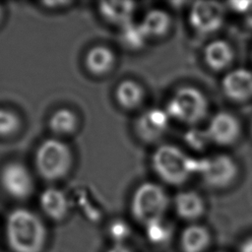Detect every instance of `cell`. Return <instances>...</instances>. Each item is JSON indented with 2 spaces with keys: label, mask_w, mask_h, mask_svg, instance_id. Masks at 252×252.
<instances>
[{
  "label": "cell",
  "mask_w": 252,
  "mask_h": 252,
  "mask_svg": "<svg viewBox=\"0 0 252 252\" xmlns=\"http://www.w3.org/2000/svg\"><path fill=\"white\" fill-rule=\"evenodd\" d=\"M22 125V119L15 110L0 107V138L15 136L20 132Z\"/></svg>",
  "instance_id": "7402d4cb"
},
{
  "label": "cell",
  "mask_w": 252,
  "mask_h": 252,
  "mask_svg": "<svg viewBox=\"0 0 252 252\" xmlns=\"http://www.w3.org/2000/svg\"><path fill=\"white\" fill-rule=\"evenodd\" d=\"M205 130L211 143L219 146H229L238 140L241 126L233 114L220 111L210 119Z\"/></svg>",
  "instance_id": "9c48e42d"
},
{
  "label": "cell",
  "mask_w": 252,
  "mask_h": 252,
  "mask_svg": "<svg viewBox=\"0 0 252 252\" xmlns=\"http://www.w3.org/2000/svg\"><path fill=\"white\" fill-rule=\"evenodd\" d=\"M120 38L127 48L137 50L145 45L148 37L143 32L140 23L135 24L132 21L121 27Z\"/></svg>",
  "instance_id": "44dd1931"
},
{
  "label": "cell",
  "mask_w": 252,
  "mask_h": 252,
  "mask_svg": "<svg viewBox=\"0 0 252 252\" xmlns=\"http://www.w3.org/2000/svg\"><path fill=\"white\" fill-rule=\"evenodd\" d=\"M174 209L176 215L188 221L199 220L205 213V202L200 194L195 191H180L174 198Z\"/></svg>",
  "instance_id": "5bb4252c"
},
{
  "label": "cell",
  "mask_w": 252,
  "mask_h": 252,
  "mask_svg": "<svg viewBox=\"0 0 252 252\" xmlns=\"http://www.w3.org/2000/svg\"><path fill=\"white\" fill-rule=\"evenodd\" d=\"M114 96L117 103L122 108L130 110L142 104L145 98V91L138 82L126 79L116 86Z\"/></svg>",
  "instance_id": "d6986e66"
},
{
  "label": "cell",
  "mask_w": 252,
  "mask_h": 252,
  "mask_svg": "<svg viewBox=\"0 0 252 252\" xmlns=\"http://www.w3.org/2000/svg\"><path fill=\"white\" fill-rule=\"evenodd\" d=\"M4 16H5V11H4L3 6L0 4V25H1V24H2V22H3Z\"/></svg>",
  "instance_id": "4dcf8cb0"
},
{
  "label": "cell",
  "mask_w": 252,
  "mask_h": 252,
  "mask_svg": "<svg viewBox=\"0 0 252 252\" xmlns=\"http://www.w3.org/2000/svg\"><path fill=\"white\" fill-rule=\"evenodd\" d=\"M208 108V98L200 89L193 86H183L170 96L165 111L169 118L194 126L205 119Z\"/></svg>",
  "instance_id": "5b68a950"
},
{
  "label": "cell",
  "mask_w": 252,
  "mask_h": 252,
  "mask_svg": "<svg viewBox=\"0 0 252 252\" xmlns=\"http://www.w3.org/2000/svg\"><path fill=\"white\" fill-rule=\"evenodd\" d=\"M0 186L13 200H28L33 190L34 181L28 166L20 161L12 160L0 169Z\"/></svg>",
  "instance_id": "8992f818"
},
{
  "label": "cell",
  "mask_w": 252,
  "mask_h": 252,
  "mask_svg": "<svg viewBox=\"0 0 252 252\" xmlns=\"http://www.w3.org/2000/svg\"><path fill=\"white\" fill-rule=\"evenodd\" d=\"M146 229L149 239L155 244L163 243L171 236V227L164 222V219L149 224Z\"/></svg>",
  "instance_id": "603a6c76"
},
{
  "label": "cell",
  "mask_w": 252,
  "mask_h": 252,
  "mask_svg": "<svg viewBox=\"0 0 252 252\" xmlns=\"http://www.w3.org/2000/svg\"><path fill=\"white\" fill-rule=\"evenodd\" d=\"M72 2L70 1H57V2H43L42 5H45L49 9L52 8V6H56V9H63L67 5H71Z\"/></svg>",
  "instance_id": "83f0119b"
},
{
  "label": "cell",
  "mask_w": 252,
  "mask_h": 252,
  "mask_svg": "<svg viewBox=\"0 0 252 252\" xmlns=\"http://www.w3.org/2000/svg\"><path fill=\"white\" fill-rule=\"evenodd\" d=\"M105 252H133L125 244H112Z\"/></svg>",
  "instance_id": "4316f807"
},
{
  "label": "cell",
  "mask_w": 252,
  "mask_h": 252,
  "mask_svg": "<svg viewBox=\"0 0 252 252\" xmlns=\"http://www.w3.org/2000/svg\"><path fill=\"white\" fill-rule=\"evenodd\" d=\"M140 26L149 37H161L165 35L171 27L170 15L161 9L150 10L140 22Z\"/></svg>",
  "instance_id": "ffe728a7"
},
{
  "label": "cell",
  "mask_w": 252,
  "mask_h": 252,
  "mask_svg": "<svg viewBox=\"0 0 252 252\" xmlns=\"http://www.w3.org/2000/svg\"><path fill=\"white\" fill-rule=\"evenodd\" d=\"M80 126L78 114L67 107H61L51 113L48 118V129L53 137L62 139L74 135Z\"/></svg>",
  "instance_id": "e0dca14e"
},
{
  "label": "cell",
  "mask_w": 252,
  "mask_h": 252,
  "mask_svg": "<svg viewBox=\"0 0 252 252\" xmlns=\"http://www.w3.org/2000/svg\"><path fill=\"white\" fill-rule=\"evenodd\" d=\"M203 55L206 65L214 71L226 69L234 58L231 45L223 39H215L209 42L204 48Z\"/></svg>",
  "instance_id": "2e32d148"
},
{
  "label": "cell",
  "mask_w": 252,
  "mask_h": 252,
  "mask_svg": "<svg viewBox=\"0 0 252 252\" xmlns=\"http://www.w3.org/2000/svg\"><path fill=\"white\" fill-rule=\"evenodd\" d=\"M229 8L239 14H247L252 8V1H233L228 3Z\"/></svg>",
  "instance_id": "484cf974"
},
{
  "label": "cell",
  "mask_w": 252,
  "mask_h": 252,
  "mask_svg": "<svg viewBox=\"0 0 252 252\" xmlns=\"http://www.w3.org/2000/svg\"><path fill=\"white\" fill-rule=\"evenodd\" d=\"M168 205V195L159 184L144 182L132 195L130 211L132 217L146 227L164 219Z\"/></svg>",
  "instance_id": "277c9868"
},
{
  "label": "cell",
  "mask_w": 252,
  "mask_h": 252,
  "mask_svg": "<svg viewBox=\"0 0 252 252\" xmlns=\"http://www.w3.org/2000/svg\"><path fill=\"white\" fill-rule=\"evenodd\" d=\"M224 95L232 101L244 102L252 98V72L245 68L228 71L221 81Z\"/></svg>",
  "instance_id": "8fae6325"
},
{
  "label": "cell",
  "mask_w": 252,
  "mask_h": 252,
  "mask_svg": "<svg viewBox=\"0 0 252 252\" xmlns=\"http://www.w3.org/2000/svg\"><path fill=\"white\" fill-rule=\"evenodd\" d=\"M250 130H251V134H252V123H251V126H250Z\"/></svg>",
  "instance_id": "1f68e13d"
},
{
  "label": "cell",
  "mask_w": 252,
  "mask_h": 252,
  "mask_svg": "<svg viewBox=\"0 0 252 252\" xmlns=\"http://www.w3.org/2000/svg\"><path fill=\"white\" fill-rule=\"evenodd\" d=\"M4 235L11 252H43L48 239L43 220L27 208H16L8 214Z\"/></svg>",
  "instance_id": "6da1fadb"
},
{
  "label": "cell",
  "mask_w": 252,
  "mask_h": 252,
  "mask_svg": "<svg viewBox=\"0 0 252 252\" xmlns=\"http://www.w3.org/2000/svg\"><path fill=\"white\" fill-rule=\"evenodd\" d=\"M169 120L165 109L150 108L138 117L135 124L136 134L144 142L158 141L167 131Z\"/></svg>",
  "instance_id": "30bf717a"
},
{
  "label": "cell",
  "mask_w": 252,
  "mask_h": 252,
  "mask_svg": "<svg viewBox=\"0 0 252 252\" xmlns=\"http://www.w3.org/2000/svg\"><path fill=\"white\" fill-rule=\"evenodd\" d=\"M152 166L162 181L178 186L199 171V160L189 157L177 146L164 144L153 153Z\"/></svg>",
  "instance_id": "7a4b0ae2"
},
{
  "label": "cell",
  "mask_w": 252,
  "mask_h": 252,
  "mask_svg": "<svg viewBox=\"0 0 252 252\" xmlns=\"http://www.w3.org/2000/svg\"><path fill=\"white\" fill-rule=\"evenodd\" d=\"M136 4L131 1H103L98 4V12L106 22L119 26L132 22Z\"/></svg>",
  "instance_id": "ac0fdd59"
},
{
  "label": "cell",
  "mask_w": 252,
  "mask_h": 252,
  "mask_svg": "<svg viewBox=\"0 0 252 252\" xmlns=\"http://www.w3.org/2000/svg\"><path fill=\"white\" fill-rule=\"evenodd\" d=\"M73 152L62 139L50 137L43 140L34 153V167L37 174L47 181L66 177L73 166Z\"/></svg>",
  "instance_id": "3957f363"
},
{
  "label": "cell",
  "mask_w": 252,
  "mask_h": 252,
  "mask_svg": "<svg viewBox=\"0 0 252 252\" xmlns=\"http://www.w3.org/2000/svg\"><path fill=\"white\" fill-rule=\"evenodd\" d=\"M210 230L198 223L187 225L180 234L179 246L181 252H206L211 246Z\"/></svg>",
  "instance_id": "9a60e30c"
},
{
  "label": "cell",
  "mask_w": 252,
  "mask_h": 252,
  "mask_svg": "<svg viewBox=\"0 0 252 252\" xmlns=\"http://www.w3.org/2000/svg\"><path fill=\"white\" fill-rule=\"evenodd\" d=\"M224 18L223 7L219 2L197 1L189 12V24L199 34H212L219 31Z\"/></svg>",
  "instance_id": "ba28073f"
},
{
  "label": "cell",
  "mask_w": 252,
  "mask_h": 252,
  "mask_svg": "<svg viewBox=\"0 0 252 252\" xmlns=\"http://www.w3.org/2000/svg\"><path fill=\"white\" fill-rule=\"evenodd\" d=\"M245 23H246V25H247L250 29H252V8H251L250 11L246 14Z\"/></svg>",
  "instance_id": "f546056e"
},
{
  "label": "cell",
  "mask_w": 252,
  "mask_h": 252,
  "mask_svg": "<svg viewBox=\"0 0 252 252\" xmlns=\"http://www.w3.org/2000/svg\"><path fill=\"white\" fill-rule=\"evenodd\" d=\"M239 252H252V237H248L239 246Z\"/></svg>",
  "instance_id": "f1b7e54d"
},
{
  "label": "cell",
  "mask_w": 252,
  "mask_h": 252,
  "mask_svg": "<svg viewBox=\"0 0 252 252\" xmlns=\"http://www.w3.org/2000/svg\"><path fill=\"white\" fill-rule=\"evenodd\" d=\"M116 62L114 51L106 45H94L91 47L84 58L87 71L96 77L109 73Z\"/></svg>",
  "instance_id": "4fadbf2b"
},
{
  "label": "cell",
  "mask_w": 252,
  "mask_h": 252,
  "mask_svg": "<svg viewBox=\"0 0 252 252\" xmlns=\"http://www.w3.org/2000/svg\"><path fill=\"white\" fill-rule=\"evenodd\" d=\"M198 172L207 185L216 189H222L235 180L238 166L230 156L218 154L199 160Z\"/></svg>",
  "instance_id": "52a82bcc"
},
{
  "label": "cell",
  "mask_w": 252,
  "mask_h": 252,
  "mask_svg": "<svg viewBox=\"0 0 252 252\" xmlns=\"http://www.w3.org/2000/svg\"><path fill=\"white\" fill-rule=\"evenodd\" d=\"M39 207L43 215L52 221L65 220L71 213V201L67 194L55 187L43 190L39 196Z\"/></svg>",
  "instance_id": "7c38bea8"
},
{
  "label": "cell",
  "mask_w": 252,
  "mask_h": 252,
  "mask_svg": "<svg viewBox=\"0 0 252 252\" xmlns=\"http://www.w3.org/2000/svg\"><path fill=\"white\" fill-rule=\"evenodd\" d=\"M130 227L122 220H114L109 223L108 234L113 240V244H124V240L129 236Z\"/></svg>",
  "instance_id": "d4e9b609"
},
{
  "label": "cell",
  "mask_w": 252,
  "mask_h": 252,
  "mask_svg": "<svg viewBox=\"0 0 252 252\" xmlns=\"http://www.w3.org/2000/svg\"><path fill=\"white\" fill-rule=\"evenodd\" d=\"M186 143L196 151H202L211 144L206 130L198 128H191L185 133Z\"/></svg>",
  "instance_id": "cb8c5ba5"
}]
</instances>
